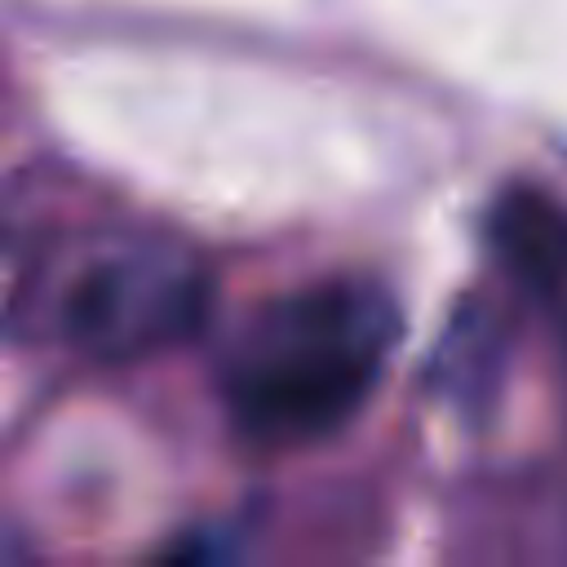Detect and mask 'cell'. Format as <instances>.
I'll use <instances>...</instances> for the list:
<instances>
[{
	"instance_id": "obj_3",
	"label": "cell",
	"mask_w": 567,
	"mask_h": 567,
	"mask_svg": "<svg viewBox=\"0 0 567 567\" xmlns=\"http://www.w3.org/2000/svg\"><path fill=\"white\" fill-rule=\"evenodd\" d=\"M496 261L536 297H567V208L540 186H505L487 213Z\"/></svg>"
},
{
	"instance_id": "obj_1",
	"label": "cell",
	"mask_w": 567,
	"mask_h": 567,
	"mask_svg": "<svg viewBox=\"0 0 567 567\" xmlns=\"http://www.w3.org/2000/svg\"><path fill=\"white\" fill-rule=\"evenodd\" d=\"M399 337L394 301L354 279L261 306L230 354L226 408L257 447H301L359 416Z\"/></svg>"
},
{
	"instance_id": "obj_2",
	"label": "cell",
	"mask_w": 567,
	"mask_h": 567,
	"mask_svg": "<svg viewBox=\"0 0 567 567\" xmlns=\"http://www.w3.org/2000/svg\"><path fill=\"white\" fill-rule=\"evenodd\" d=\"M208 270L173 244L97 248L58 297L62 337L102 363L182 346L208 315Z\"/></svg>"
}]
</instances>
